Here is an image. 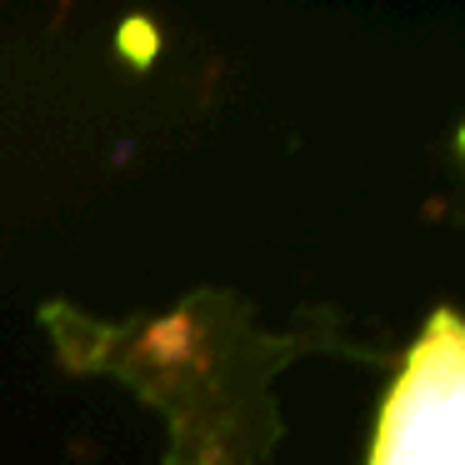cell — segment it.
I'll return each mask as SVG.
<instances>
[{"mask_svg": "<svg viewBox=\"0 0 465 465\" xmlns=\"http://www.w3.org/2000/svg\"><path fill=\"white\" fill-rule=\"evenodd\" d=\"M371 465H465V335L435 311L381 405Z\"/></svg>", "mask_w": 465, "mask_h": 465, "instance_id": "1", "label": "cell"}]
</instances>
